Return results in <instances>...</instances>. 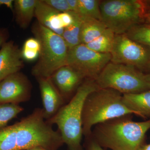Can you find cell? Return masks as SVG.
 Wrapping results in <instances>:
<instances>
[{
    "mask_svg": "<svg viewBox=\"0 0 150 150\" xmlns=\"http://www.w3.org/2000/svg\"><path fill=\"white\" fill-rule=\"evenodd\" d=\"M131 115L121 116L97 124L91 137L103 148L111 150H136L143 144L150 129V119L133 121Z\"/></svg>",
    "mask_w": 150,
    "mask_h": 150,
    "instance_id": "cell-1",
    "label": "cell"
},
{
    "mask_svg": "<svg viewBox=\"0 0 150 150\" xmlns=\"http://www.w3.org/2000/svg\"><path fill=\"white\" fill-rule=\"evenodd\" d=\"M99 88L95 80L86 79L70 101L47 121L51 125H57L69 150H84L81 145L84 103L90 94Z\"/></svg>",
    "mask_w": 150,
    "mask_h": 150,
    "instance_id": "cell-2",
    "label": "cell"
},
{
    "mask_svg": "<svg viewBox=\"0 0 150 150\" xmlns=\"http://www.w3.org/2000/svg\"><path fill=\"white\" fill-rule=\"evenodd\" d=\"M135 114L123 103V94L110 88H99L87 96L82 112L83 134L91 136L92 128L97 124L124 115Z\"/></svg>",
    "mask_w": 150,
    "mask_h": 150,
    "instance_id": "cell-3",
    "label": "cell"
},
{
    "mask_svg": "<svg viewBox=\"0 0 150 150\" xmlns=\"http://www.w3.org/2000/svg\"><path fill=\"white\" fill-rule=\"evenodd\" d=\"M31 31L40 44L38 61L31 74L35 78H50L56 70L67 65L69 48L62 36L38 22L32 25Z\"/></svg>",
    "mask_w": 150,
    "mask_h": 150,
    "instance_id": "cell-4",
    "label": "cell"
},
{
    "mask_svg": "<svg viewBox=\"0 0 150 150\" xmlns=\"http://www.w3.org/2000/svg\"><path fill=\"white\" fill-rule=\"evenodd\" d=\"M147 2L140 0H106L100 3L102 21L115 35L126 34L144 20Z\"/></svg>",
    "mask_w": 150,
    "mask_h": 150,
    "instance_id": "cell-5",
    "label": "cell"
},
{
    "mask_svg": "<svg viewBox=\"0 0 150 150\" xmlns=\"http://www.w3.org/2000/svg\"><path fill=\"white\" fill-rule=\"evenodd\" d=\"M145 74L128 65L110 62L95 80L99 88L115 90L122 94L149 90Z\"/></svg>",
    "mask_w": 150,
    "mask_h": 150,
    "instance_id": "cell-6",
    "label": "cell"
},
{
    "mask_svg": "<svg viewBox=\"0 0 150 150\" xmlns=\"http://www.w3.org/2000/svg\"><path fill=\"white\" fill-rule=\"evenodd\" d=\"M110 54L112 63L134 67L144 74L150 73V48L131 40L126 34L115 35Z\"/></svg>",
    "mask_w": 150,
    "mask_h": 150,
    "instance_id": "cell-7",
    "label": "cell"
},
{
    "mask_svg": "<svg viewBox=\"0 0 150 150\" xmlns=\"http://www.w3.org/2000/svg\"><path fill=\"white\" fill-rule=\"evenodd\" d=\"M110 53H100L80 44L69 49L67 65L80 73L85 79L94 80L111 62Z\"/></svg>",
    "mask_w": 150,
    "mask_h": 150,
    "instance_id": "cell-8",
    "label": "cell"
},
{
    "mask_svg": "<svg viewBox=\"0 0 150 150\" xmlns=\"http://www.w3.org/2000/svg\"><path fill=\"white\" fill-rule=\"evenodd\" d=\"M33 86L26 75L20 71L0 81V103L19 104L31 98Z\"/></svg>",
    "mask_w": 150,
    "mask_h": 150,
    "instance_id": "cell-9",
    "label": "cell"
},
{
    "mask_svg": "<svg viewBox=\"0 0 150 150\" xmlns=\"http://www.w3.org/2000/svg\"><path fill=\"white\" fill-rule=\"evenodd\" d=\"M50 78L66 102L72 98L85 80L79 73L68 65L56 70Z\"/></svg>",
    "mask_w": 150,
    "mask_h": 150,
    "instance_id": "cell-10",
    "label": "cell"
},
{
    "mask_svg": "<svg viewBox=\"0 0 150 150\" xmlns=\"http://www.w3.org/2000/svg\"><path fill=\"white\" fill-rule=\"evenodd\" d=\"M43 104V116L46 121L52 118L64 105L66 101L51 78H36Z\"/></svg>",
    "mask_w": 150,
    "mask_h": 150,
    "instance_id": "cell-11",
    "label": "cell"
},
{
    "mask_svg": "<svg viewBox=\"0 0 150 150\" xmlns=\"http://www.w3.org/2000/svg\"><path fill=\"white\" fill-rule=\"evenodd\" d=\"M21 49L13 40L6 41L0 48V81L18 72L24 67Z\"/></svg>",
    "mask_w": 150,
    "mask_h": 150,
    "instance_id": "cell-12",
    "label": "cell"
},
{
    "mask_svg": "<svg viewBox=\"0 0 150 150\" xmlns=\"http://www.w3.org/2000/svg\"><path fill=\"white\" fill-rule=\"evenodd\" d=\"M60 12L46 4L43 0H37L35 17L37 22L51 31L62 36L64 28L59 19Z\"/></svg>",
    "mask_w": 150,
    "mask_h": 150,
    "instance_id": "cell-13",
    "label": "cell"
},
{
    "mask_svg": "<svg viewBox=\"0 0 150 150\" xmlns=\"http://www.w3.org/2000/svg\"><path fill=\"white\" fill-rule=\"evenodd\" d=\"M125 105L136 112L137 115L144 118L150 117V90L123 95Z\"/></svg>",
    "mask_w": 150,
    "mask_h": 150,
    "instance_id": "cell-14",
    "label": "cell"
},
{
    "mask_svg": "<svg viewBox=\"0 0 150 150\" xmlns=\"http://www.w3.org/2000/svg\"><path fill=\"white\" fill-rule=\"evenodd\" d=\"M37 0H15L13 3V13L16 23L23 29L29 26L35 17Z\"/></svg>",
    "mask_w": 150,
    "mask_h": 150,
    "instance_id": "cell-15",
    "label": "cell"
},
{
    "mask_svg": "<svg viewBox=\"0 0 150 150\" xmlns=\"http://www.w3.org/2000/svg\"><path fill=\"white\" fill-rule=\"evenodd\" d=\"M82 24L80 35L81 44L90 43L102 35L107 29L102 21L91 18H82Z\"/></svg>",
    "mask_w": 150,
    "mask_h": 150,
    "instance_id": "cell-16",
    "label": "cell"
},
{
    "mask_svg": "<svg viewBox=\"0 0 150 150\" xmlns=\"http://www.w3.org/2000/svg\"><path fill=\"white\" fill-rule=\"evenodd\" d=\"M74 21L64 30L62 37L69 49L81 44L80 35L82 19L77 13L73 12Z\"/></svg>",
    "mask_w": 150,
    "mask_h": 150,
    "instance_id": "cell-17",
    "label": "cell"
},
{
    "mask_svg": "<svg viewBox=\"0 0 150 150\" xmlns=\"http://www.w3.org/2000/svg\"><path fill=\"white\" fill-rule=\"evenodd\" d=\"M115 36V34L107 28L99 37L85 45L90 49L98 53H110Z\"/></svg>",
    "mask_w": 150,
    "mask_h": 150,
    "instance_id": "cell-18",
    "label": "cell"
},
{
    "mask_svg": "<svg viewBox=\"0 0 150 150\" xmlns=\"http://www.w3.org/2000/svg\"><path fill=\"white\" fill-rule=\"evenodd\" d=\"M100 3L98 0H79L78 14L82 18H91L102 21Z\"/></svg>",
    "mask_w": 150,
    "mask_h": 150,
    "instance_id": "cell-19",
    "label": "cell"
},
{
    "mask_svg": "<svg viewBox=\"0 0 150 150\" xmlns=\"http://www.w3.org/2000/svg\"><path fill=\"white\" fill-rule=\"evenodd\" d=\"M126 35L135 42L148 47L150 49V25L138 24L131 28Z\"/></svg>",
    "mask_w": 150,
    "mask_h": 150,
    "instance_id": "cell-20",
    "label": "cell"
},
{
    "mask_svg": "<svg viewBox=\"0 0 150 150\" xmlns=\"http://www.w3.org/2000/svg\"><path fill=\"white\" fill-rule=\"evenodd\" d=\"M24 108L19 104L0 103V129L7 126L12 119L16 118Z\"/></svg>",
    "mask_w": 150,
    "mask_h": 150,
    "instance_id": "cell-21",
    "label": "cell"
},
{
    "mask_svg": "<svg viewBox=\"0 0 150 150\" xmlns=\"http://www.w3.org/2000/svg\"><path fill=\"white\" fill-rule=\"evenodd\" d=\"M40 51V44L35 38H30L25 40L21 49V57L23 60L32 62L38 59Z\"/></svg>",
    "mask_w": 150,
    "mask_h": 150,
    "instance_id": "cell-22",
    "label": "cell"
},
{
    "mask_svg": "<svg viewBox=\"0 0 150 150\" xmlns=\"http://www.w3.org/2000/svg\"><path fill=\"white\" fill-rule=\"evenodd\" d=\"M46 4L60 13L71 11L67 0H43Z\"/></svg>",
    "mask_w": 150,
    "mask_h": 150,
    "instance_id": "cell-23",
    "label": "cell"
},
{
    "mask_svg": "<svg viewBox=\"0 0 150 150\" xmlns=\"http://www.w3.org/2000/svg\"><path fill=\"white\" fill-rule=\"evenodd\" d=\"M59 19L63 27L64 28L69 26L74 21V16L72 11L68 12L60 13Z\"/></svg>",
    "mask_w": 150,
    "mask_h": 150,
    "instance_id": "cell-24",
    "label": "cell"
},
{
    "mask_svg": "<svg viewBox=\"0 0 150 150\" xmlns=\"http://www.w3.org/2000/svg\"><path fill=\"white\" fill-rule=\"evenodd\" d=\"M86 150H104L94 140L91 136L86 138Z\"/></svg>",
    "mask_w": 150,
    "mask_h": 150,
    "instance_id": "cell-25",
    "label": "cell"
},
{
    "mask_svg": "<svg viewBox=\"0 0 150 150\" xmlns=\"http://www.w3.org/2000/svg\"><path fill=\"white\" fill-rule=\"evenodd\" d=\"M9 37V34L8 29L0 28V48L4 43L8 41Z\"/></svg>",
    "mask_w": 150,
    "mask_h": 150,
    "instance_id": "cell-26",
    "label": "cell"
},
{
    "mask_svg": "<svg viewBox=\"0 0 150 150\" xmlns=\"http://www.w3.org/2000/svg\"><path fill=\"white\" fill-rule=\"evenodd\" d=\"M71 11L77 13L79 9V0H67Z\"/></svg>",
    "mask_w": 150,
    "mask_h": 150,
    "instance_id": "cell-27",
    "label": "cell"
},
{
    "mask_svg": "<svg viewBox=\"0 0 150 150\" xmlns=\"http://www.w3.org/2000/svg\"><path fill=\"white\" fill-rule=\"evenodd\" d=\"M13 0H0V7L1 6H5L7 7L10 9L13 12Z\"/></svg>",
    "mask_w": 150,
    "mask_h": 150,
    "instance_id": "cell-28",
    "label": "cell"
},
{
    "mask_svg": "<svg viewBox=\"0 0 150 150\" xmlns=\"http://www.w3.org/2000/svg\"><path fill=\"white\" fill-rule=\"evenodd\" d=\"M144 21L146 24L150 25V8H148L145 16Z\"/></svg>",
    "mask_w": 150,
    "mask_h": 150,
    "instance_id": "cell-29",
    "label": "cell"
},
{
    "mask_svg": "<svg viewBox=\"0 0 150 150\" xmlns=\"http://www.w3.org/2000/svg\"><path fill=\"white\" fill-rule=\"evenodd\" d=\"M136 150H150V143L148 144H142Z\"/></svg>",
    "mask_w": 150,
    "mask_h": 150,
    "instance_id": "cell-30",
    "label": "cell"
},
{
    "mask_svg": "<svg viewBox=\"0 0 150 150\" xmlns=\"http://www.w3.org/2000/svg\"><path fill=\"white\" fill-rule=\"evenodd\" d=\"M145 78L148 88L150 90V73L145 74Z\"/></svg>",
    "mask_w": 150,
    "mask_h": 150,
    "instance_id": "cell-31",
    "label": "cell"
},
{
    "mask_svg": "<svg viewBox=\"0 0 150 150\" xmlns=\"http://www.w3.org/2000/svg\"><path fill=\"white\" fill-rule=\"evenodd\" d=\"M26 150H49L47 149H45L41 147H37L32 148V149H29Z\"/></svg>",
    "mask_w": 150,
    "mask_h": 150,
    "instance_id": "cell-32",
    "label": "cell"
}]
</instances>
